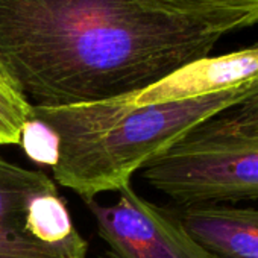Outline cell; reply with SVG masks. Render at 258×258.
Here are the masks:
<instances>
[{"mask_svg": "<svg viewBox=\"0 0 258 258\" xmlns=\"http://www.w3.org/2000/svg\"><path fill=\"white\" fill-rule=\"evenodd\" d=\"M220 37L145 0H0V64L32 106L140 93Z\"/></svg>", "mask_w": 258, "mask_h": 258, "instance_id": "obj_1", "label": "cell"}, {"mask_svg": "<svg viewBox=\"0 0 258 258\" xmlns=\"http://www.w3.org/2000/svg\"><path fill=\"white\" fill-rule=\"evenodd\" d=\"M256 91L258 85L140 106L120 99L59 108L32 106L31 120L53 136V181L87 201L129 185L137 172L191 129Z\"/></svg>", "mask_w": 258, "mask_h": 258, "instance_id": "obj_2", "label": "cell"}, {"mask_svg": "<svg viewBox=\"0 0 258 258\" xmlns=\"http://www.w3.org/2000/svg\"><path fill=\"white\" fill-rule=\"evenodd\" d=\"M140 172L178 205L258 201V137L214 131L204 121Z\"/></svg>", "mask_w": 258, "mask_h": 258, "instance_id": "obj_3", "label": "cell"}, {"mask_svg": "<svg viewBox=\"0 0 258 258\" xmlns=\"http://www.w3.org/2000/svg\"><path fill=\"white\" fill-rule=\"evenodd\" d=\"M88 243L44 172L0 157V258H87Z\"/></svg>", "mask_w": 258, "mask_h": 258, "instance_id": "obj_4", "label": "cell"}, {"mask_svg": "<svg viewBox=\"0 0 258 258\" xmlns=\"http://www.w3.org/2000/svg\"><path fill=\"white\" fill-rule=\"evenodd\" d=\"M114 204L87 199L99 237L102 258H216L179 223L173 211L142 198L124 185Z\"/></svg>", "mask_w": 258, "mask_h": 258, "instance_id": "obj_5", "label": "cell"}, {"mask_svg": "<svg viewBox=\"0 0 258 258\" xmlns=\"http://www.w3.org/2000/svg\"><path fill=\"white\" fill-rule=\"evenodd\" d=\"M255 85H258V46L193 61L140 93L121 97L120 100L140 106L210 96Z\"/></svg>", "mask_w": 258, "mask_h": 258, "instance_id": "obj_6", "label": "cell"}, {"mask_svg": "<svg viewBox=\"0 0 258 258\" xmlns=\"http://www.w3.org/2000/svg\"><path fill=\"white\" fill-rule=\"evenodd\" d=\"M184 229L216 258H258V208L229 204L178 205Z\"/></svg>", "mask_w": 258, "mask_h": 258, "instance_id": "obj_7", "label": "cell"}, {"mask_svg": "<svg viewBox=\"0 0 258 258\" xmlns=\"http://www.w3.org/2000/svg\"><path fill=\"white\" fill-rule=\"evenodd\" d=\"M151 7L219 35L258 23V0H145Z\"/></svg>", "mask_w": 258, "mask_h": 258, "instance_id": "obj_8", "label": "cell"}, {"mask_svg": "<svg viewBox=\"0 0 258 258\" xmlns=\"http://www.w3.org/2000/svg\"><path fill=\"white\" fill-rule=\"evenodd\" d=\"M205 124L214 131L258 137V91L243 103L207 120Z\"/></svg>", "mask_w": 258, "mask_h": 258, "instance_id": "obj_9", "label": "cell"}, {"mask_svg": "<svg viewBox=\"0 0 258 258\" xmlns=\"http://www.w3.org/2000/svg\"><path fill=\"white\" fill-rule=\"evenodd\" d=\"M31 111L32 105L26 99L13 97L0 91V146L20 145Z\"/></svg>", "mask_w": 258, "mask_h": 258, "instance_id": "obj_10", "label": "cell"}, {"mask_svg": "<svg viewBox=\"0 0 258 258\" xmlns=\"http://www.w3.org/2000/svg\"><path fill=\"white\" fill-rule=\"evenodd\" d=\"M0 91L5 93V94H8V96H13V97H22V99H25V97L17 91V88L14 87V84L11 82V79L8 78V75L5 73L2 64H0Z\"/></svg>", "mask_w": 258, "mask_h": 258, "instance_id": "obj_11", "label": "cell"}]
</instances>
